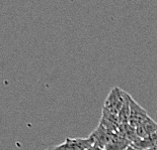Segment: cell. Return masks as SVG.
<instances>
[{"label": "cell", "mask_w": 157, "mask_h": 150, "mask_svg": "<svg viewBox=\"0 0 157 150\" xmlns=\"http://www.w3.org/2000/svg\"><path fill=\"white\" fill-rule=\"evenodd\" d=\"M99 124H101L103 127L106 128L109 131H111L113 133H116L119 131L120 122H119L118 116L113 115L112 113L105 111V110H103V109H102L101 118V121H99Z\"/></svg>", "instance_id": "cell-7"}, {"label": "cell", "mask_w": 157, "mask_h": 150, "mask_svg": "<svg viewBox=\"0 0 157 150\" xmlns=\"http://www.w3.org/2000/svg\"><path fill=\"white\" fill-rule=\"evenodd\" d=\"M132 145V142L123 136L121 133L116 132L112 135L105 150H125Z\"/></svg>", "instance_id": "cell-6"}, {"label": "cell", "mask_w": 157, "mask_h": 150, "mask_svg": "<svg viewBox=\"0 0 157 150\" xmlns=\"http://www.w3.org/2000/svg\"><path fill=\"white\" fill-rule=\"evenodd\" d=\"M135 129L138 137L140 139H145L157 131V123L150 116H148Z\"/></svg>", "instance_id": "cell-5"}, {"label": "cell", "mask_w": 157, "mask_h": 150, "mask_svg": "<svg viewBox=\"0 0 157 150\" xmlns=\"http://www.w3.org/2000/svg\"><path fill=\"white\" fill-rule=\"evenodd\" d=\"M113 134V132L109 131V130L103 127L101 124H98V127L94 129V131L89 135V137L92 139L93 145L98 146V147L105 149Z\"/></svg>", "instance_id": "cell-4"}, {"label": "cell", "mask_w": 157, "mask_h": 150, "mask_svg": "<svg viewBox=\"0 0 157 150\" xmlns=\"http://www.w3.org/2000/svg\"><path fill=\"white\" fill-rule=\"evenodd\" d=\"M91 146H93V141L89 136L86 138L67 137L61 144L47 150H87Z\"/></svg>", "instance_id": "cell-2"}, {"label": "cell", "mask_w": 157, "mask_h": 150, "mask_svg": "<svg viewBox=\"0 0 157 150\" xmlns=\"http://www.w3.org/2000/svg\"><path fill=\"white\" fill-rule=\"evenodd\" d=\"M132 145L140 150H147L151 147H154V146H157V131L145 139H139L138 141Z\"/></svg>", "instance_id": "cell-8"}, {"label": "cell", "mask_w": 157, "mask_h": 150, "mask_svg": "<svg viewBox=\"0 0 157 150\" xmlns=\"http://www.w3.org/2000/svg\"><path fill=\"white\" fill-rule=\"evenodd\" d=\"M87 150H105V149H102V148H101V147H98V146H95V145H93V146H91L89 149H87Z\"/></svg>", "instance_id": "cell-9"}, {"label": "cell", "mask_w": 157, "mask_h": 150, "mask_svg": "<svg viewBox=\"0 0 157 150\" xmlns=\"http://www.w3.org/2000/svg\"><path fill=\"white\" fill-rule=\"evenodd\" d=\"M148 113L139 105L134 99L130 96V116H129V124L136 128L140 123L143 122L144 120L148 117Z\"/></svg>", "instance_id": "cell-3"}, {"label": "cell", "mask_w": 157, "mask_h": 150, "mask_svg": "<svg viewBox=\"0 0 157 150\" xmlns=\"http://www.w3.org/2000/svg\"><path fill=\"white\" fill-rule=\"evenodd\" d=\"M125 95L126 92L123 91L121 88L119 87L113 88L106 97L102 109L118 116L125 103Z\"/></svg>", "instance_id": "cell-1"}, {"label": "cell", "mask_w": 157, "mask_h": 150, "mask_svg": "<svg viewBox=\"0 0 157 150\" xmlns=\"http://www.w3.org/2000/svg\"><path fill=\"white\" fill-rule=\"evenodd\" d=\"M147 150H157V146H154V147H151V148H149Z\"/></svg>", "instance_id": "cell-11"}, {"label": "cell", "mask_w": 157, "mask_h": 150, "mask_svg": "<svg viewBox=\"0 0 157 150\" xmlns=\"http://www.w3.org/2000/svg\"><path fill=\"white\" fill-rule=\"evenodd\" d=\"M125 150H140V149L136 148V147H134V146H133V145H131V146H129V147L127 148V149H125Z\"/></svg>", "instance_id": "cell-10"}]
</instances>
